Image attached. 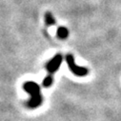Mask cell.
Wrapping results in <instances>:
<instances>
[{"mask_svg": "<svg viewBox=\"0 0 121 121\" xmlns=\"http://www.w3.org/2000/svg\"><path fill=\"white\" fill-rule=\"evenodd\" d=\"M45 22L47 26H53L55 25V19L51 13H46L45 14Z\"/></svg>", "mask_w": 121, "mask_h": 121, "instance_id": "obj_5", "label": "cell"}, {"mask_svg": "<svg viewBox=\"0 0 121 121\" xmlns=\"http://www.w3.org/2000/svg\"><path fill=\"white\" fill-rule=\"evenodd\" d=\"M23 88L31 95V99L28 101L27 106L31 109L38 108L43 102V97L40 93V86L34 81H27L24 83Z\"/></svg>", "mask_w": 121, "mask_h": 121, "instance_id": "obj_1", "label": "cell"}, {"mask_svg": "<svg viewBox=\"0 0 121 121\" xmlns=\"http://www.w3.org/2000/svg\"><path fill=\"white\" fill-rule=\"evenodd\" d=\"M52 83H53V77H52V75H51V74L47 75V76L43 79V81H42V85H43V87H45V88L51 87V86L52 85Z\"/></svg>", "mask_w": 121, "mask_h": 121, "instance_id": "obj_6", "label": "cell"}, {"mask_svg": "<svg viewBox=\"0 0 121 121\" xmlns=\"http://www.w3.org/2000/svg\"><path fill=\"white\" fill-rule=\"evenodd\" d=\"M66 62L68 64L69 69L71 70V72L73 73H74L77 76H86L89 73V71L87 68L85 67H81L76 65V63L74 62V57L73 54L69 53L66 55Z\"/></svg>", "mask_w": 121, "mask_h": 121, "instance_id": "obj_2", "label": "cell"}, {"mask_svg": "<svg viewBox=\"0 0 121 121\" xmlns=\"http://www.w3.org/2000/svg\"><path fill=\"white\" fill-rule=\"evenodd\" d=\"M56 35L60 39H66L69 36V31H68V29L65 28V27H59L57 29Z\"/></svg>", "mask_w": 121, "mask_h": 121, "instance_id": "obj_4", "label": "cell"}, {"mask_svg": "<svg viewBox=\"0 0 121 121\" xmlns=\"http://www.w3.org/2000/svg\"><path fill=\"white\" fill-rule=\"evenodd\" d=\"M62 60H63V56H62V54H60V53L55 54L50 60V61L47 63V66H46L49 74L52 75L55 72H57V70L59 69L60 65H61V63H62Z\"/></svg>", "mask_w": 121, "mask_h": 121, "instance_id": "obj_3", "label": "cell"}]
</instances>
